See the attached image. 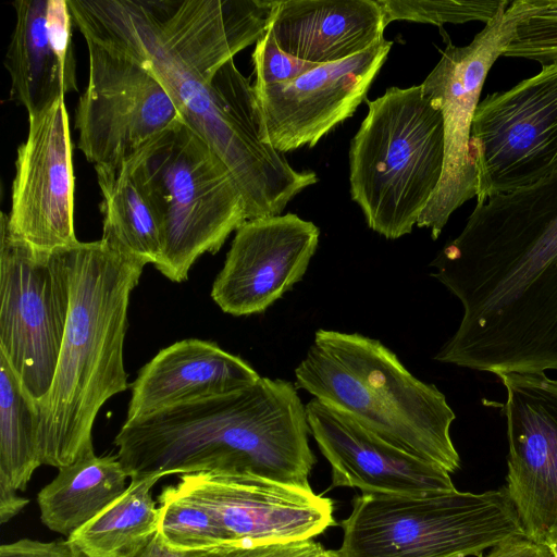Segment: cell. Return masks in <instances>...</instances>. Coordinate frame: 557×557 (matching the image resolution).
<instances>
[{
    "instance_id": "1",
    "label": "cell",
    "mask_w": 557,
    "mask_h": 557,
    "mask_svg": "<svg viewBox=\"0 0 557 557\" xmlns=\"http://www.w3.org/2000/svg\"><path fill=\"white\" fill-rule=\"evenodd\" d=\"M84 37L120 49L162 84L181 119L230 170L247 219L280 215L318 183L265 144L253 87L234 57L271 24L276 0H67Z\"/></svg>"
},
{
    "instance_id": "2",
    "label": "cell",
    "mask_w": 557,
    "mask_h": 557,
    "mask_svg": "<svg viewBox=\"0 0 557 557\" xmlns=\"http://www.w3.org/2000/svg\"><path fill=\"white\" fill-rule=\"evenodd\" d=\"M296 385L255 384L125 420L114 438L129 478L222 471L311 488L315 463Z\"/></svg>"
},
{
    "instance_id": "3",
    "label": "cell",
    "mask_w": 557,
    "mask_h": 557,
    "mask_svg": "<svg viewBox=\"0 0 557 557\" xmlns=\"http://www.w3.org/2000/svg\"><path fill=\"white\" fill-rule=\"evenodd\" d=\"M70 309L49 392L39 411L41 466L61 468L94 453L101 407L128 387L124 342L128 305L145 264L97 242L65 249Z\"/></svg>"
},
{
    "instance_id": "4",
    "label": "cell",
    "mask_w": 557,
    "mask_h": 557,
    "mask_svg": "<svg viewBox=\"0 0 557 557\" xmlns=\"http://www.w3.org/2000/svg\"><path fill=\"white\" fill-rule=\"evenodd\" d=\"M295 385L393 446L449 473L460 468L456 414L433 384L412 375L380 341L319 330L295 369Z\"/></svg>"
},
{
    "instance_id": "5",
    "label": "cell",
    "mask_w": 557,
    "mask_h": 557,
    "mask_svg": "<svg viewBox=\"0 0 557 557\" xmlns=\"http://www.w3.org/2000/svg\"><path fill=\"white\" fill-rule=\"evenodd\" d=\"M444 153L442 113L421 85L368 101L349 149L350 194L368 226L388 239L411 233L440 184Z\"/></svg>"
},
{
    "instance_id": "6",
    "label": "cell",
    "mask_w": 557,
    "mask_h": 557,
    "mask_svg": "<svg viewBox=\"0 0 557 557\" xmlns=\"http://www.w3.org/2000/svg\"><path fill=\"white\" fill-rule=\"evenodd\" d=\"M161 223L162 255L154 268L185 282L206 252H218L248 219L225 163L182 119L129 158Z\"/></svg>"
},
{
    "instance_id": "7",
    "label": "cell",
    "mask_w": 557,
    "mask_h": 557,
    "mask_svg": "<svg viewBox=\"0 0 557 557\" xmlns=\"http://www.w3.org/2000/svg\"><path fill=\"white\" fill-rule=\"evenodd\" d=\"M338 557H468L525 536L505 490L363 494L342 520Z\"/></svg>"
},
{
    "instance_id": "8",
    "label": "cell",
    "mask_w": 557,
    "mask_h": 557,
    "mask_svg": "<svg viewBox=\"0 0 557 557\" xmlns=\"http://www.w3.org/2000/svg\"><path fill=\"white\" fill-rule=\"evenodd\" d=\"M65 249L35 252L0 218V354L39 403L55 372L70 309Z\"/></svg>"
},
{
    "instance_id": "9",
    "label": "cell",
    "mask_w": 557,
    "mask_h": 557,
    "mask_svg": "<svg viewBox=\"0 0 557 557\" xmlns=\"http://www.w3.org/2000/svg\"><path fill=\"white\" fill-rule=\"evenodd\" d=\"M523 13V0H504L494 17L462 47L448 42L421 84L444 125V168L440 184L417 225L437 239L453 212L476 197L478 178L470 140L486 76L503 55Z\"/></svg>"
},
{
    "instance_id": "10",
    "label": "cell",
    "mask_w": 557,
    "mask_h": 557,
    "mask_svg": "<svg viewBox=\"0 0 557 557\" xmlns=\"http://www.w3.org/2000/svg\"><path fill=\"white\" fill-rule=\"evenodd\" d=\"M476 201L533 185L557 166V62L476 108L470 140Z\"/></svg>"
},
{
    "instance_id": "11",
    "label": "cell",
    "mask_w": 557,
    "mask_h": 557,
    "mask_svg": "<svg viewBox=\"0 0 557 557\" xmlns=\"http://www.w3.org/2000/svg\"><path fill=\"white\" fill-rule=\"evenodd\" d=\"M84 38L89 79L75 110L77 148L94 165L120 163L181 115L145 64L110 45Z\"/></svg>"
},
{
    "instance_id": "12",
    "label": "cell",
    "mask_w": 557,
    "mask_h": 557,
    "mask_svg": "<svg viewBox=\"0 0 557 557\" xmlns=\"http://www.w3.org/2000/svg\"><path fill=\"white\" fill-rule=\"evenodd\" d=\"M177 484L214 515L234 545L310 541L335 524L333 502L311 488L222 471L181 474Z\"/></svg>"
},
{
    "instance_id": "13",
    "label": "cell",
    "mask_w": 557,
    "mask_h": 557,
    "mask_svg": "<svg viewBox=\"0 0 557 557\" xmlns=\"http://www.w3.org/2000/svg\"><path fill=\"white\" fill-rule=\"evenodd\" d=\"M26 140L17 148L11 211L13 236L35 252L50 255L78 243L74 232V175L64 99L28 116Z\"/></svg>"
},
{
    "instance_id": "14",
    "label": "cell",
    "mask_w": 557,
    "mask_h": 557,
    "mask_svg": "<svg viewBox=\"0 0 557 557\" xmlns=\"http://www.w3.org/2000/svg\"><path fill=\"white\" fill-rule=\"evenodd\" d=\"M391 47L382 38L361 53L318 65L288 83L252 86L261 139L281 153L313 147L355 113Z\"/></svg>"
},
{
    "instance_id": "15",
    "label": "cell",
    "mask_w": 557,
    "mask_h": 557,
    "mask_svg": "<svg viewBox=\"0 0 557 557\" xmlns=\"http://www.w3.org/2000/svg\"><path fill=\"white\" fill-rule=\"evenodd\" d=\"M498 377L509 446L504 487L525 536L543 542L557 527V380L545 372Z\"/></svg>"
},
{
    "instance_id": "16",
    "label": "cell",
    "mask_w": 557,
    "mask_h": 557,
    "mask_svg": "<svg viewBox=\"0 0 557 557\" xmlns=\"http://www.w3.org/2000/svg\"><path fill=\"white\" fill-rule=\"evenodd\" d=\"M320 230L294 213L247 220L232 242L211 297L235 317L265 311L305 275Z\"/></svg>"
},
{
    "instance_id": "17",
    "label": "cell",
    "mask_w": 557,
    "mask_h": 557,
    "mask_svg": "<svg viewBox=\"0 0 557 557\" xmlns=\"http://www.w3.org/2000/svg\"><path fill=\"white\" fill-rule=\"evenodd\" d=\"M309 430L332 469V485L363 494L420 495L455 490L450 473L366 430L347 414L312 398Z\"/></svg>"
},
{
    "instance_id": "18",
    "label": "cell",
    "mask_w": 557,
    "mask_h": 557,
    "mask_svg": "<svg viewBox=\"0 0 557 557\" xmlns=\"http://www.w3.org/2000/svg\"><path fill=\"white\" fill-rule=\"evenodd\" d=\"M12 5L15 25L4 59L10 100L30 116L77 90L74 22L67 0H16Z\"/></svg>"
},
{
    "instance_id": "19",
    "label": "cell",
    "mask_w": 557,
    "mask_h": 557,
    "mask_svg": "<svg viewBox=\"0 0 557 557\" xmlns=\"http://www.w3.org/2000/svg\"><path fill=\"white\" fill-rule=\"evenodd\" d=\"M261 376L218 344L187 338L161 349L131 384L126 420L238 391Z\"/></svg>"
},
{
    "instance_id": "20",
    "label": "cell",
    "mask_w": 557,
    "mask_h": 557,
    "mask_svg": "<svg viewBox=\"0 0 557 557\" xmlns=\"http://www.w3.org/2000/svg\"><path fill=\"white\" fill-rule=\"evenodd\" d=\"M269 28L286 53L326 64L369 49L384 38L385 26L376 0H284Z\"/></svg>"
},
{
    "instance_id": "21",
    "label": "cell",
    "mask_w": 557,
    "mask_h": 557,
    "mask_svg": "<svg viewBox=\"0 0 557 557\" xmlns=\"http://www.w3.org/2000/svg\"><path fill=\"white\" fill-rule=\"evenodd\" d=\"M127 478L117 455L79 457L38 493L41 522L69 539L125 492Z\"/></svg>"
},
{
    "instance_id": "22",
    "label": "cell",
    "mask_w": 557,
    "mask_h": 557,
    "mask_svg": "<svg viewBox=\"0 0 557 557\" xmlns=\"http://www.w3.org/2000/svg\"><path fill=\"white\" fill-rule=\"evenodd\" d=\"M102 195V236L112 250L143 264L159 262L162 230L159 215L131 160L95 165Z\"/></svg>"
},
{
    "instance_id": "23",
    "label": "cell",
    "mask_w": 557,
    "mask_h": 557,
    "mask_svg": "<svg viewBox=\"0 0 557 557\" xmlns=\"http://www.w3.org/2000/svg\"><path fill=\"white\" fill-rule=\"evenodd\" d=\"M39 411L18 377L0 354V521L20 513L28 499L18 495L27 488L41 466Z\"/></svg>"
},
{
    "instance_id": "24",
    "label": "cell",
    "mask_w": 557,
    "mask_h": 557,
    "mask_svg": "<svg viewBox=\"0 0 557 557\" xmlns=\"http://www.w3.org/2000/svg\"><path fill=\"white\" fill-rule=\"evenodd\" d=\"M161 478H131L125 492L69 540L88 557H135L158 530L159 512L152 487Z\"/></svg>"
},
{
    "instance_id": "25",
    "label": "cell",
    "mask_w": 557,
    "mask_h": 557,
    "mask_svg": "<svg viewBox=\"0 0 557 557\" xmlns=\"http://www.w3.org/2000/svg\"><path fill=\"white\" fill-rule=\"evenodd\" d=\"M157 536L172 550H201L234 545L214 515L180 485L162 488L158 497Z\"/></svg>"
},
{
    "instance_id": "26",
    "label": "cell",
    "mask_w": 557,
    "mask_h": 557,
    "mask_svg": "<svg viewBox=\"0 0 557 557\" xmlns=\"http://www.w3.org/2000/svg\"><path fill=\"white\" fill-rule=\"evenodd\" d=\"M386 27L394 21L443 26L480 21L486 24L504 0H376Z\"/></svg>"
},
{
    "instance_id": "27",
    "label": "cell",
    "mask_w": 557,
    "mask_h": 557,
    "mask_svg": "<svg viewBox=\"0 0 557 557\" xmlns=\"http://www.w3.org/2000/svg\"><path fill=\"white\" fill-rule=\"evenodd\" d=\"M502 57L542 66L557 62V0H523V13Z\"/></svg>"
},
{
    "instance_id": "28",
    "label": "cell",
    "mask_w": 557,
    "mask_h": 557,
    "mask_svg": "<svg viewBox=\"0 0 557 557\" xmlns=\"http://www.w3.org/2000/svg\"><path fill=\"white\" fill-rule=\"evenodd\" d=\"M330 549L310 540L273 545H230L201 550H172L159 541L157 534L135 557H324Z\"/></svg>"
},
{
    "instance_id": "29",
    "label": "cell",
    "mask_w": 557,
    "mask_h": 557,
    "mask_svg": "<svg viewBox=\"0 0 557 557\" xmlns=\"http://www.w3.org/2000/svg\"><path fill=\"white\" fill-rule=\"evenodd\" d=\"M255 87H268L294 81L318 65L295 58L276 44L270 28L257 40L252 52Z\"/></svg>"
},
{
    "instance_id": "30",
    "label": "cell",
    "mask_w": 557,
    "mask_h": 557,
    "mask_svg": "<svg viewBox=\"0 0 557 557\" xmlns=\"http://www.w3.org/2000/svg\"><path fill=\"white\" fill-rule=\"evenodd\" d=\"M0 557H88L69 539L44 542L22 539L0 547Z\"/></svg>"
},
{
    "instance_id": "31",
    "label": "cell",
    "mask_w": 557,
    "mask_h": 557,
    "mask_svg": "<svg viewBox=\"0 0 557 557\" xmlns=\"http://www.w3.org/2000/svg\"><path fill=\"white\" fill-rule=\"evenodd\" d=\"M478 557H556L549 546L542 541L527 536L511 539L490 548L486 555Z\"/></svg>"
},
{
    "instance_id": "32",
    "label": "cell",
    "mask_w": 557,
    "mask_h": 557,
    "mask_svg": "<svg viewBox=\"0 0 557 557\" xmlns=\"http://www.w3.org/2000/svg\"><path fill=\"white\" fill-rule=\"evenodd\" d=\"M545 542L557 557V527L552 528L545 535Z\"/></svg>"
},
{
    "instance_id": "33",
    "label": "cell",
    "mask_w": 557,
    "mask_h": 557,
    "mask_svg": "<svg viewBox=\"0 0 557 557\" xmlns=\"http://www.w3.org/2000/svg\"><path fill=\"white\" fill-rule=\"evenodd\" d=\"M324 557H338L336 550L330 549Z\"/></svg>"
}]
</instances>
